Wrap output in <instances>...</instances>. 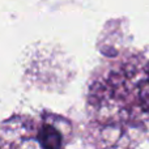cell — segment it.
<instances>
[{"mask_svg": "<svg viewBox=\"0 0 149 149\" xmlns=\"http://www.w3.org/2000/svg\"><path fill=\"white\" fill-rule=\"evenodd\" d=\"M1 127L3 137L7 141L1 145L9 147H42L58 148L65 145V137L70 132V124L59 116L49 115L34 120L31 118L12 119Z\"/></svg>", "mask_w": 149, "mask_h": 149, "instance_id": "obj_1", "label": "cell"}]
</instances>
